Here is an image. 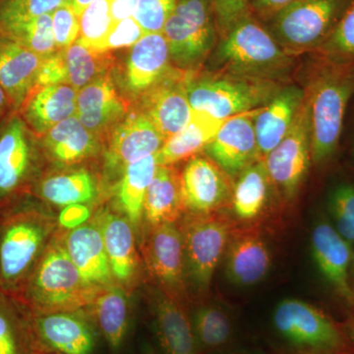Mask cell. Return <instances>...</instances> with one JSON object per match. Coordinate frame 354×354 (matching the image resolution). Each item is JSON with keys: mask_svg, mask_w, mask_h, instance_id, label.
<instances>
[{"mask_svg": "<svg viewBox=\"0 0 354 354\" xmlns=\"http://www.w3.org/2000/svg\"><path fill=\"white\" fill-rule=\"evenodd\" d=\"M145 102L149 120L167 140L181 129L192 118L187 95V83L172 77L153 86Z\"/></svg>", "mask_w": 354, "mask_h": 354, "instance_id": "obj_25", "label": "cell"}, {"mask_svg": "<svg viewBox=\"0 0 354 354\" xmlns=\"http://www.w3.org/2000/svg\"><path fill=\"white\" fill-rule=\"evenodd\" d=\"M139 354H158L155 346L150 342H143L140 346Z\"/></svg>", "mask_w": 354, "mask_h": 354, "instance_id": "obj_55", "label": "cell"}, {"mask_svg": "<svg viewBox=\"0 0 354 354\" xmlns=\"http://www.w3.org/2000/svg\"><path fill=\"white\" fill-rule=\"evenodd\" d=\"M279 90V83L218 74L187 83L192 111L221 120L262 108Z\"/></svg>", "mask_w": 354, "mask_h": 354, "instance_id": "obj_9", "label": "cell"}, {"mask_svg": "<svg viewBox=\"0 0 354 354\" xmlns=\"http://www.w3.org/2000/svg\"><path fill=\"white\" fill-rule=\"evenodd\" d=\"M198 353L220 354L234 348L235 321L225 307L201 301L188 309Z\"/></svg>", "mask_w": 354, "mask_h": 354, "instance_id": "obj_30", "label": "cell"}, {"mask_svg": "<svg viewBox=\"0 0 354 354\" xmlns=\"http://www.w3.org/2000/svg\"><path fill=\"white\" fill-rule=\"evenodd\" d=\"M169 57L179 68L199 66L218 44V29L212 0H177L162 31Z\"/></svg>", "mask_w": 354, "mask_h": 354, "instance_id": "obj_8", "label": "cell"}, {"mask_svg": "<svg viewBox=\"0 0 354 354\" xmlns=\"http://www.w3.org/2000/svg\"><path fill=\"white\" fill-rule=\"evenodd\" d=\"M209 64L213 74L279 83L292 71L295 58L267 28L247 15L221 37Z\"/></svg>", "mask_w": 354, "mask_h": 354, "instance_id": "obj_2", "label": "cell"}, {"mask_svg": "<svg viewBox=\"0 0 354 354\" xmlns=\"http://www.w3.org/2000/svg\"><path fill=\"white\" fill-rule=\"evenodd\" d=\"M228 178L207 156L190 158L180 174L184 215H211L232 204L234 186Z\"/></svg>", "mask_w": 354, "mask_h": 354, "instance_id": "obj_15", "label": "cell"}, {"mask_svg": "<svg viewBox=\"0 0 354 354\" xmlns=\"http://www.w3.org/2000/svg\"><path fill=\"white\" fill-rule=\"evenodd\" d=\"M67 84L64 50L44 58L39 67L36 88Z\"/></svg>", "mask_w": 354, "mask_h": 354, "instance_id": "obj_47", "label": "cell"}, {"mask_svg": "<svg viewBox=\"0 0 354 354\" xmlns=\"http://www.w3.org/2000/svg\"><path fill=\"white\" fill-rule=\"evenodd\" d=\"M327 208L330 223L337 232L354 244V183H342L335 185L328 195Z\"/></svg>", "mask_w": 354, "mask_h": 354, "instance_id": "obj_39", "label": "cell"}, {"mask_svg": "<svg viewBox=\"0 0 354 354\" xmlns=\"http://www.w3.org/2000/svg\"><path fill=\"white\" fill-rule=\"evenodd\" d=\"M86 46L79 43H74L64 50L65 62L67 68V83L72 87L81 88L94 81L99 67L95 55Z\"/></svg>", "mask_w": 354, "mask_h": 354, "instance_id": "obj_41", "label": "cell"}, {"mask_svg": "<svg viewBox=\"0 0 354 354\" xmlns=\"http://www.w3.org/2000/svg\"><path fill=\"white\" fill-rule=\"evenodd\" d=\"M111 0H95L79 16L80 32L77 43L92 50L101 43L113 25L109 10Z\"/></svg>", "mask_w": 354, "mask_h": 354, "instance_id": "obj_40", "label": "cell"}, {"mask_svg": "<svg viewBox=\"0 0 354 354\" xmlns=\"http://www.w3.org/2000/svg\"><path fill=\"white\" fill-rule=\"evenodd\" d=\"M77 90L67 84L35 88L22 108V118L32 131L44 135L76 114Z\"/></svg>", "mask_w": 354, "mask_h": 354, "instance_id": "obj_26", "label": "cell"}, {"mask_svg": "<svg viewBox=\"0 0 354 354\" xmlns=\"http://www.w3.org/2000/svg\"><path fill=\"white\" fill-rule=\"evenodd\" d=\"M324 62L305 90L312 162L318 165L327 164L337 152L346 109L354 95V65Z\"/></svg>", "mask_w": 354, "mask_h": 354, "instance_id": "obj_4", "label": "cell"}, {"mask_svg": "<svg viewBox=\"0 0 354 354\" xmlns=\"http://www.w3.org/2000/svg\"><path fill=\"white\" fill-rule=\"evenodd\" d=\"M353 0H293L268 21V31L291 55L316 51Z\"/></svg>", "mask_w": 354, "mask_h": 354, "instance_id": "obj_6", "label": "cell"}, {"mask_svg": "<svg viewBox=\"0 0 354 354\" xmlns=\"http://www.w3.org/2000/svg\"><path fill=\"white\" fill-rule=\"evenodd\" d=\"M316 51L329 64L354 65V0Z\"/></svg>", "mask_w": 354, "mask_h": 354, "instance_id": "obj_38", "label": "cell"}, {"mask_svg": "<svg viewBox=\"0 0 354 354\" xmlns=\"http://www.w3.org/2000/svg\"><path fill=\"white\" fill-rule=\"evenodd\" d=\"M351 277H353V283L354 288V244L353 247V266H351Z\"/></svg>", "mask_w": 354, "mask_h": 354, "instance_id": "obj_57", "label": "cell"}, {"mask_svg": "<svg viewBox=\"0 0 354 354\" xmlns=\"http://www.w3.org/2000/svg\"><path fill=\"white\" fill-rule=\"evenodd\" d=\"M232 205L237 218L251 221L264 209L272 186L264 160L249 165L236 177Z\"/></svg>", "mask_w": 354, "mask_h": 354, "instance_id": "obj_35", "label": "cell"}, {"mask_svg": "<svg viewBox=\"0 0 354 354\" xmlns=\"http://www.w3.org/2000/svg\"><path fill=\"white\" fill-rule=\"evenodd\" d=\"M41 169V153L32 130L13 114L0 127V202H11L34 187Z\"/></svg>", "mask_w": 354, "mask_h": 354, "instance_id": "obj_12", "label": "cell"}, {"mask_svg": "<svg viewBox=\"0 0 354 354\" xmlns=\"http://www.w3.org/2000/svg\"><path fill=\"white\" fill-rule=\"evenodd\" d=\"M102 290L88 285L72 262L59 227L15 300L29 313L82 309Z\"/></svg>", "mask_w": 354, "mask_h": 354, "instance_id": "obj_3", "label": "cell"}, {"mask_svg": "<svg viewBox=\"0 0 354 354\" xmlns=\"http://www.w3.org/2000/svg\"><path fill=\"white\" fill-rule=\"evenodd\" d=\"M32 354H59L57 353H53V351H43V349H35Z\"/></svg>", "mask_w": 354, "mask_h": 354, "instance_id": "obj_56", "label": "cell"}, {"mask_svg": "<svg viewBox=\"0 0 354 354\" xmlns=\"http://www.w3.org/2000/svg\"><path fill=\"white\" fill-rule=\"evenodd\" d=\"M32 188L44 204L60 209L71 205L91 207L97 201L100 192L97 177L86 169L39 177Z\"/></svg>", "mask_w": 354, "mask_h": 354, "instance_id": "obj_28", "label": "cell"}, {"mask_svg": "<svg viewBox=\"0 0 354 354\" xmlns=\"http://www.w3.org/2000/svg\"><path fill=\"white\" fill-rule=\"evenodd\" d=\"M60 230L67 254L88 285L102 290L116 283L101 228L94 215L80 227Z\"/></svg>", "mask_w": 354, "mask_h": 354, "instance_id": "obj_19", "label": "cell"}, {"mask_svg": "<svg viewBox=\"0 0 354 354\" xmlns=\"http://www.w3.org/2000/svg\"><path fill=\"white\" fill-rule=\"evenodd\" d=\"M27 313L35 349L59 354H97L102 337L87 308Z\"/></svg>", "mask_w": 354, "mask_h": 354, "instance_id": "obj_11", "label": "cell"}, {"mask_svg": "<svg viewBox=\"0 0 354 354\" xmlns=\"http://www.w3.org/2000/svg\"><path fill=\"white\" fill-rule=\"evenodd\" d=\"M183 215L180 174L174 165H158L147 191L141 230L178 223Z\"/></svg>", "mask_w": 354, "mask_h": 354, "instance_id": "obj_29", "label": "cell"}, {"mask_svg": "<svg viewBox=\"0 0 354 354\" xmlns=\"http://www.w3.org/2000/svg\"><path fill=\"white\" fill-rule=\"evenodd\" d=\"M304 97V88L290 85L281 88L271 101L260 109L255 118V133L262 160L290 131Z\"/></svg>", "mask_w": 354, "mask_h": 354, "instance_id": "obj_24", "label": "cell"}, {"mask_svg": "<svg viewBox=\"0 0 354 354\" xmlns=\"http://www.w3.org/2000/svg\"><path fill=\"white\" fill-rule=\"evenodd\" d=\"M169 62V46L164 34L144 35L130 50L127 67L128 87L136 93L153 88L164 78Z\"/></svg>", "mask_w": 354, "mask_h": 354, "instance_id": "obj_31", "label": "cell"}, {"mask_svg": "<svg viewBox=\"0 0 354 354\" xmlns=\"http://www.w3.org/2000/svg\"><path fill=\"white\" fill-rule=\"evenodd\" d=\"M177 0H138L134 18L145 34L162 32Z\"/></svg>", "mask_w": 354, "mask_h": 354, "instance_id": "obj_42", "label": "cell"}, {"mask_svg": "<svg viewBox=\"0 0 354 354\" xmlns=\"http://www.w3.org/2000/svg\"><path fill=\"white\" fill-rule=\"evenodd\" d=\"M178 225L183 236L188 293L189 297H203L208 293L216 268L227 249L230 223L216 214H185Z\"/></svg>", "mask_w": 354, "mask_h": 354, "instance_id": "obj_7", "label": "cell"}, {"mask_svg": "<svg viewBox=\"0 0 354 354\" xmlns=\"http://www.w3.org/2000/svg\"><path fill=\"white\" fill-rule=\"evenodd\" d=\"M151 312V330L158 354H199L188 309L158 288H147Z\"/></svg>", "mask_w": 354, "mask_h": 354, "instance_id": "obj_18", "label": "cell"}, {"mask_svg": "<svg viewBox=\"0 0 354 354\" xmlns=\"http://www.w3.org/2000/svg\"><path fill=\"white\" fill-rule=\"evenodd\" d=\"M263 160L272 186L286 201L295 200L312 164L311 125L306 97L290 131Z\"/></svg>", "mask_w": 354, "mask_h": 354, "instance_id": "obj_13", "label": "cell"}, {"mask_svg": "<svg viewBox=\"0 0 354 354\" xmlns=\"http://www.w3.org/2000/svg\"><path fill=\"white\" fill-rule=\"evenodd\" d=\"M94 213L87 205H71L62 208L57 215L58 225L62 230H73L87 223Z\"/></svg>", "mask_w": 354, "mask_h": 354, "instance_id": "obj_48", "label": "cell"}, {"mask_svg": "<svg viewBox=\"0 0 354 354\" xmlns=\"http://www.w3.org/2000/svg\"><path fill=\"white\" fill-rule=\"evenodd\" d=\"M59 230L48 205L20 202L0 216V290L15 299Z\"/></svg>", "mask_w": 354, "mask_h": 354, "instance_id": "obj_1", "label": "cell"}, {"mask_svg": "<svg viewBox=\"0 0 354 354\" xmlns=\"http://www.w3.org/2000/svg\"><path fill=\"white\" fill-rule=\"evenodd\" d=\"M260 109L227 118L204 149L207 157L230 178H236L249 165L262 160L255 133V118Z\"/></svg>", "mask_w": 354, "mask_h": 354, "instance_id": "obj_17", "label": "cell"}, {"mask_svg": "<svg viewBox=\"0 0 354 354\" xmlns=\"http://www.w3.org/2000/svg\"><path fill=\"white\" fill-rule=\"evenodd\" d=\"M92 133L84 127L75 114L44 134V155L59 169L81 164L97 153V142Z\"/></svg>", "mask_w": 354, "mask_h": 354, "instance_id": "obj_27", "label": "cell"}, {"mask_svg": "<svg viewBox=\"0 0 354 354\" xmlns=\"http://www.w3.org/2000/svg\"><path fill=\"white\" fill-rule=\"evenodd\" d=\"M94 216L101 228L114 281L132 293L145 274L135 228L116 209H99Z\"/></svg>", "mask_w": 354, "mask_h": 354, "instance_id": "obj_14", "label": "cell"}, {"mask_svg": "<svg viewBox=\"0 0 354 354\" xmlns=\"http://www.w3.org/2000/svg\"><path fill=\"white\" fill-rule=\"evenodd\" d=\"M44 58L0 34V86L11 106L22 108L37 85Z\"/></svg>", "mask_w": 354, "mask_h": 354, "instance_id": "obj_22", "label": "cell"}, {"mask_svg": "<svg viewBox=\"0 0 354 354\" xmlns=\"http://www.w3.org/2000/svg\"><path fill=\"white\" fill-rule=\"evenodd\" d=\"M293 0H251L250 7L259 17L269 21Z\"/></svg>", "mask_w": 354, "mask_h": 354, "instance_id": "obj_49", "label": "cell"}, {"mask_svg": "<svg viewBox=\"0 0 354 354\" xmlns=\"http://www.w3.org/2000/svg\"><path fill=\"white\" fill-rule=\"evenodd\" d=\"M34 351L25 309L0 290V354H32Z\"/></svg>", "mask_w": 354, "mask_h": 354, "instance_id": "obj_36", "label": "cell"}, {"mask_svg": "<svg viewBox=\"0 0 354 354\" xmlns=\"http://www.w3.org/2000/svg\"><path fill=\"white\" fill-rule=\"evenodd\" d=\"M218 34L221 37L242 18L249 15L251 0H212Z\"/></svg>", "mask_w": 354, "mask_h": 354, "instance_id": "obj_46", "label": "cell"}, {"mask_svg": "<svg viewBox=\"0 0 354 354\" xmlns=\"http://www.w3.org/2000/svg\"><path fill=\"white\" fill-rule=\"evenodd\" d=\"M344 333H346V337H348V341H351L354 344V317L349 319L346 325L342 327Z\"/></svg>", "mask_w": 354, "mask_h": 354, "instance_id": "obj_53", "label": "cell"}, {"mask_svg": "<svg viewBox=\"0 0 354 354\" xmlns=\"http://www.w3.org/2000/svg\"><path fill=\"white\" fill-rule=\"evenodd\" d=\"M342 354H354V353H351V351H346V353H344Z\"/></svg>", "mask_w": 354, "mask_h": 354, "instance_id": "obj_58", "label": "cell"}, {"mask_svg": "<svg viewBox=\"0 0 354 354\" xmlns=\"http://www.w3.org/2000/svg\"><path fill=\"white\" fill-rule=\"evenodd\" d=\"M165 139L145 113H134L116 128L106 153L111 174H122L132 162L156 155Z\"/></svg>", "mask_w": 354, "mask_h": 354, "instance_id": "obj_20", "label": "cell"}, {"mask_svg": "<svg viewBox=\"0 0 354 354\" xmlns=\"http://www.w3.org/2000/svg\"><path fill=\"white\" fill-rule=\"evenodd\" d=\"M144 35L145 32L136 20L133 17L128 18L120 22L114 23L106 38L97 44L92 51L99 55L109 50L129 48L134 46Z\"/></svg>", "mask_w": 354, "mask_h": 354, "instance_id": "obj_44", "label": "cell"}, {"mask_svg": "<svg viewBox=\"0 0 354 354\" xmlns=\"http://www.w3.org/2000/svg\"><path fill=\"white\" fill-rule=\"evenodd\" d=\"M158 165L157 153L136 160L123 171L116 184L114 209L132 223L137 239L143 223L147 191Z\"/></svg>", "mask_w": 354, "mask_h": 354, "instance_id": "obj_32", "label": "cell"}, {"mask_svg": "<svg viewBox=\"0 0 354 354\" xmlns=\"http://www.w3.org/2000/svg\"><path fill=\"white\" fill-rule=\"evenodd\" d=\"M272 264L271 249L259 232L230 234L225 252V274L232 285L248 288L261 283Z\"/></svg>", "mask_w": 354, "mask_h": 354, "instance_id": "obj_21", "label": "cell"}, {"mask_svg": "<svg viewBox=\"0 0 354 354\" xmlns=\"http://www.w3.org/2000/svg\"><path fill=\"white\" fill-rule=\"evenodd\" d=\"M131 293L114 283L102 288L88 307L95 325L113 354L121 353L132 326Z\"/></svg>", "mask_w": 354, "mask_h": 354, "instance_id": "obj_23", "label": "cell"}, {"mask_svg": "<svg viewBox=\"0 0 354 354\" xmlns=\"http://www.w3.org/2000/svg\"><path fill=\"white\" fill-rule=\"evenodd\" d=\"M124 111L123 102L106 77L95 79L77 94L76 116L91 132L104 129Z\"/></svg>", "mask_w": 354, "mask_h": 354, "instance_id": "obj_33", "label": "cell"}, {"mask_svg": "<svg viewBox=\"0 0 354 354\" xmlns=\"http://www.w3.org/2000/svg\"><path fill=\"white\" fill-rule=\"evenodd\" d=\"M53 31L58 50H66L76 43L80 32L79 16L69 3L62 4L51 13Z\"/></svg>", "mask_w": 354, "mask_h": 354, "instance_id": "obj_45", "label": "cell"}, {"mask_svg": "<svg viewBox=\"0 0 354 354\" xmlns=\"http://www.w3.org/2000/svg\"><path fill=\"white\" fill-rule=\"evenodd\" d=\"M138 0H111L109 10L114 23L132 18L137 8Z\"/></svg>", "mask_w": 354, "mask_h": 354, "instance_id": "obj_50", "label": "cell"}, {"mask_svg": "<svg viewBox=\"0 0 354 354\" xmlns=\"http://www.w3.org/2000/svg\"><path fill=\"white\" fill-rule=\"evenodd\" d=\"M68 0H0V24L50 14Z\"/></svg>", "mask_w": 354, "mask_h": 354, "instance_id": "obj_43", "label": "cell"}, {"mask_svg": "<svg viewBox=\"0 0 354 354\" xmlns=\"http://www.w3.org/2000/svg\"><path fill=\"white\" fill-rule=\"evenodd\" d=\"M138 245L144 271L153 285L189 309L183 236L178 223L143 228Z\"/></svg>", "mask_w": 354, "mask_h": 354, "instance_id": "obj_10", "label": "cell"}, {"mask_svg": "<svg viewBox=\"0 0 354 354\" xmlns=\"http://www.w3.org/2000/svg\"><path fill=\"white\" fill-rule=\"evenodd\" d=\"M220 354H271L266 353L265 351L260 348H234L230 349V351H225V353Z\"/></svg>", "mask_w": 354, "mask_h": 354, "instance_id": "obj_52", "label": "cell"}, {"mask_svg": "<svg viewBox=\"0 0 354 354\" xmlns=\"http://www.w3.org/2000/svg\"><path fill=\"white\" fill-rule=\"evenodd\" d=\"M0 34L22 44L44 59L57 53L51 13L1 23Z\"/></svg>", "mask_w": 354, "mask_h": 354, "instance_id": "obj_37", "label": "cell"}, {"mask_svg": "<svg viewBox=\"0 0 354 354\" xmlns=\"http://www.w3.org/2000/svg\"><path fill=\"white\" fill-rule=\"evenodd\" d=\"M272 328L283 344L281 354H342L348 351L344 329L314 305L288 298L272 315Z\"/></svg>", "mask_w": 354, "mask_h": 354, "instance_id": "obj_5", "label": "cell"}, {"mask_svg": "<svg viewBox=\"0 0 354 354\" xmlns=\"http://www.w3.org/2000/svg\"><path fill=\"white\" fill-rule=\"evenodd\" d=\"M225 120L193 111L189 122L165 141L157 153L158 165H174L204 151Z\"/></svg>", "mask_w": 354, "mask_h": 354, "instance_id": "obj_34", "label": "cell"}, {"mask_svg": "<svg viewBox=\"0 0 354 354\" xmlns=\"http://www.w3.org/2000/svg\"><path fill=\"white\" fill-rule=\"evenodd\" d=\"M93 1H95V0H68L67 3L71 6L77 15L80 16L85 10L86 7L92 3Z\"/></svg>", "mask_w": 354, "mask_h": 354, "instance_id": "obj_51", "label": "cell"}, {"mask_svg": "<svg viewBox=\"0 0 354 354\" xmlns=\"http://www.w3.org/2000/svg\"><path fill=\"white\" fill-rule=\"evenodd\" d=\"M310 241L312 258L324 281L344 304L354 308L353 244L337 232L330 221L325 220L314 225Z\"/></svg>", "mask_w": 354, "mask_h": 354, "instance_id": "obj_16", "label": "cell"}, {"mask_svg": "<svg viewBox=\"0 0 354 354\" xmlns=\"http://www.w3.org/2000/svg\"><path fill=\"white\" fill-rule=\"evenodd\" d=\"M8 104H10L8 97H7L3 88L0 86V118H1L2 115L6 113Z\"/></svg>", "mask_w": 354, "mask_h": 354, "instance_id": "obj_54", "label": "cell"}]
</instances>
